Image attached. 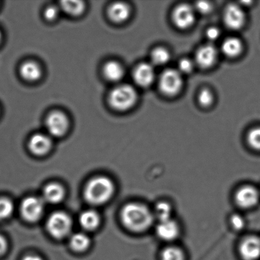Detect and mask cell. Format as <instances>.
Returning a JSON list of instances; mask_svg holds the SVG:
<instances>
[{
  "mask_svg": "<svg viewBox=\"0 0 260 260\" xmlns=\"http://www.w3.org/2000/svg\"><path fill=\"white\" fill-rule=\"evenodd\" d=\"M154 214L146 206L139 203L128 204L121 212V219L125 226L136 233L149 229L154 223Z\"/></svg>",
  "mask_w": 260,
  "mask_h": 260,
  "instance_id": "6da1fadb",
  "label": "cell"
},
{
  "mask_svg": "<svg viewBox=\"0 0 260 260\" xmlns=\"http://www.w3.org/2000/svg\"><path fill=\"white\" fill-rule=\"evenodd\" d=\"M113 191V183L109 178L98 177L89 181L84 190V196L89 204L101 205L111 198Z\"/></svg>",
  "mask_w": 260,
  "mask_h": 260,
  "instance_id": "7a4b0ae2",
  "label": "cell"
},
{
  "mask_svg": "<svg viewBox=\"0 0 260 260\" xmlns=\"http://www.w3.org/2000/svg\"><path fill=\"white\" fill-rule=\"evenodd\" d=\"M108 99L112 108L119 111H125L129 110L136 104L137 93L132 86L122 85L111 91Z\"/></svg>",
  "mask_w": 260,
  "mask_h": 260,
  "instance_id": "3957f363",
  "label": "cell"
},
{
  "mask_svg": "<svg viewBox=\"0 0 260 260\" xmlns=\"http://www.w3.org/2000/svg\"><path fill=\"white\" fill-rule=\"evenodd\" d=\"M71 220L67 214L57 211L48 218L47 226L49 233L55 238L61 239L67 236L70 233Z\"/></svg>",
  "mask_w": 260,
  "mask_h": 260,
  "instance_id": "277c9868",
  "label": "cell"
},
{
  "mask_svg": "<svg viewBox=\"0 0 260 260\" xmlns=\"http://www.w3.org/2000/svg\"><path fill=\"white\" fill-rule=\"evenodd\" d=\"M182 74L175 70H167L162 73L159 80L160 90L165 95L174 96L182 88Z\"/></svg>",
  "mask_w": 260,
  "mask_h": 260,
  "instance_id": "5b68a950",
  "label": "cell"
},
{
  "mask_svg": "<svg viewBox=\"0 0 260 260\" xmlns=\"http://www.w3.org/2000/svg\"><path fill=\"white\" fill-rule=\"evenodd\" d=\"M44 210V203L42 200L35 197L25 199L20 206L22 216L25 220L35 222L41 218Z\"/></svg>",
  "mask_w": 260,
  "mask_h": 260,
  "instance_id": "8992f818",
  "label": "cell"
},
{
  "mask_svg": "<svg viewBox=\"0 0 260 260\" xmlns=\"http://www.w3.org/2000/svg\"><path fill=\"white\" fill-rule=\"evenodd\" d=\"M172 17L176 26L180 29H187L194 23L195 11L189 5H180L175 8Z\"/></svg>",
  "mask_w": 260,
  "mask_h": 260,
  "instance_id": "52a82bcc",
  "label": "cell"
},
{
  "mask_svg": "<svg viewBox=\"0 0 260 260\" xmlns=\"http://www.w3.org/2000/svg\"><path fill=\"white\" fill-rule=\"evenodd\" d=\"M69 122L65 114L60 111L50 113L46 119V127L48 133L53 137H61L68 128Z\"/></svg>",
  "mask_w": 260,
  "mask_h": 260,
  "instance_id": "ba28073f",
  "label": "cell"
},
{
  "mask_svg": "<svg viewBox=\"0 0 260 260\" xmlns=\"http://www.w3.org/2000/svg\"><path fill=\"white\" fill-rule=\"evenodd\" d=\"M224 22L229 29H241L245 23V14L243 10L238 5H228L224 12Z\"/></svg>",
  "mask_w": 260,
  "mask_h": 260,
  "instance_id": "9c48e42d",
  "label": "cell"
},
{
  "mask_svg": "<svg viewBox=\"0 0 260 260\" xmlns=\"http://www.w3.org/2000/svg\"><path fill=\"white\" fill-rule=\"evenodd\" d=\"M236 201L237 204L241 208H253L258 203L259 193L255 188L251 186H245L237 192Z\"/></svg>",
  "mask_w": 260,
  "mask_h": 260,
  "instance_id": "30bf717a",
  "label": "cell"
},
{
  "mask_svg": "<svg viewBox=\"0 0 260 260\" xmlns=\"http://www.w3.org/2000/svg\"><path fill=\"white\" fill-rule=\"evenodd\" d=\"M135 83L141 87H147L154 82L155 71L154 66L143 63L137 66L133 74Z\"/></svg>",
  "mask_w": 260,
  "mask_h": 260,
  "instance_id": "8fae6325",
  "label": "cell"
},
{
  "mask_svg": "<svg viewBox=\"0 0 260 260\" xmlns=\"http://www.w3.org/2000/svg\"><path fill=\"white\" fill-rule=\"evenodd\" d=\"M240 254L244 260H257L260 257V239L249 237L242 242Z\"/></svg>",
  "mask_w": 260,
  "mask_h": 260,
  "instance_id": "7c38bea8",
  "label": "cell"
},
{
  "mask_svg": "<svg viewBox=\"0 0 260 260\" xmlns=\"http://www.w3.org/2000/svg\"><path fill=\"white\" fill-rule=\"evenodd\" d=\"M217 55V50L213 45L203 46L196 53V63L201 68H210L215 63Z\"/></svg>",
  "mask_w": 260,
  "mask_h": 260,
  "instance_id": "4fadbf2b",
  "label": "cell"
},
{
  "mask_svg": "<svg viewBox=\"0 0 260 260\" xmlns=\"http://www.w3.org/2000/svg\"><path fill=\"white\" fill-rule=\"evenodd\" d=\"M158 236L163 240L170 241L175 240L180 234V228L175 221L169 220L159 221L156 228Z\"/></svg>",
  "mask_w": 260,
  "mask_h": 260,
  "instance_id": "5bb4252c",
  "label": "cell"
},
{
  "mask_svg": "<svg viewBox=\"0 0 260 260\" xmlns=\"http://www.w3.org/2000/svg\"><path fill=\"white\" fill-rule=\"evenodd\" d=\"M52 142L50 138L44 134H37L31 138L29 148L33 154L41 155L47 153L50 149Z\"/></svg>",
  "mask_w": 260,
  "mask_h": 260,
  "instance_id": "9a60e30c",
  "label": "cell"
},
{
  "mask_svg": "<svg viewBox=\"0 0 260 260\" xmlns=\"http://www.w3.org/2000/svg\"><path fill=\"white\" fill-rule=\"evenodd\" d=\"M130 9L128 5L122 2H116L112 4L108 9L109 17L112 21L121 23L128 19Z\"/></svg>",
  "mask_w": 260,
  "mask_h": 260,
  "instance_id": "2e32d148",
  "label": "cell"
},
{
  "mask_svg": "<svg viewBox=\"0 0 260 260\" xmlns=\"http://www.w3.org/2000/svg\"><path fill=\"white\" fill-rule=\"evenodd\" d=\"M65 194V190L62 186L53 183L46 186L43 190V198L46 202L57 204L63 200Z\"/></svg>",
  "mask_w": 260,
  "mask_h": 260,
  "instance_id": "e0dca14e",
  "label": "cell"
},
{
  "mask_svg": "<svg viewBox=\"0 0 260 260\" xmlns=\"http://www.w3.org/2000/svg\"><path fill=\"white\" fill-rule=\"evenodd\" d=\"M20 74L25 81L33 82L39 80L42 75V70L37 63L28 61L23 63L20 67Z\"/></svg>",
  "mask_w": 260,
  "mask_h": 260,
  "instance_id": "ac0fdd59",
  "label": "cell"
},
{
  "mask_svg": "<svg viewBox=\"0 0 260 260\" xmlns=\"http://www.w3.org/2000/svg\"><path fill=\"white\" fill-rule=\"evenodd\" d=\"M103 74L108 81L117 82L123 78L124 70L121 63L116 61H110L104 65Z\"/></svg>",
  "mask_w": 260,
  "mask_h": 260,
  "instance_id": "d6986e66",
  "label": "cell"
},
{
  "mask_svg": "<svg viewBox=\"0 0 260 260\" xmlns=\"http://www.w3.org/2000/svg\"><path fill=\"white\" fill-rule=\"evenodd\" d=\"M221 50L225 55L229 57H236L243 50V44L237 38H229L224 41Z\"/></svg>",
  "mask_w": 260,
  "mask_h": 260,
  "instance_id": "ffe728a7",
  "label": "cell"
},
{
  "mask_svg": "<svg viewBox=\"0 0 260 260\" xmlns=\"http://www.w3.org/2000/svg\"><path fill=\"white\" fill-rule=\"evenodd\" d=\"M80 225L86 231H93L98 228L100 218L98 213L93 210L84 211L80 216Z\"/></svg>",
  "mask_w": 260,
  "mask_h": 260,
  "instance_id": "44dd1931",
  "label": "cell"
},
{
  "mask_svg": "<svg viewBox=\"0 0 260 260\" xmlns=\"http://www.w3.org/2000/svg\"><path fill=\"white\" fill-rule=\"evenodd\" d=\"M61 9L71 16H78L82 14L85 5L81 1H63L61 2Z\"/></svg>",
  "mask_w": 260,
  "mask_h": 260,
  "instance_id": "7402d4cb",
  "label": "cell"
},
{
  "mask_svg": "<svg viewBox=\"0 0 260 260\" xmlns=\"http://www.w3.org/2000/svg\"><path fill=\"white\" fill-rule=\"evenodd\" d=\"M70 243L74 250L82 251L88 248L90 244V239L85 234L76 233L71 236Z\"/></svg>",
  "mask_w": 260,
  "mask_h": 260,
  "instance_id": "603a6c76",
  "label": "cell"
},
{
  "mask_svg": "<svg viewBox=\"0 0 260 260\" xmlns=\"http://www.w3.org/2000/svg\"><path fill=\"white\" fill-rule=\"evenodd\" d=\"M172 213V206L167 202H160L157 204L155 209L154 216H156L159 221L171 219Z\"/></svg>",
  "mask_w": 260,
  "mask_h": 260,
  "instance_id": "cb8c5ba5",
  "label": "cell"
},
{
  "mask_svg": "<svg viewBox=\"0 0 260 260\" xmlns=\"http://www.w3.org/2000/svg\"><path fill=\"white\" fill-rule=\"evenodd\" d=\"M169 52L164 48H157L153 51L151 55L152 65L160 66L169 62Z\"/></svg>",
  "mask_w": 260,
  "mask_h": 260,
  "instance_id": "d4e9b609",
  "label": "cell"
},
{
  "mask_svg": "<svg viewBox=\"0 0 260 260\" xmlns=\"http://www.w3.org/2000/svg\"><path fill=\"white\" fill-rule=\"evenodd\" d=\"M14 211V205L9 199L0 198V221L5 220L10 216Z\"/></svg>",
  "mask_w": 260,
  "mask_h": 260,
  "instance_id": "484cf974",
  "label": "cell"
},
{
  "mask_svg": "<svg viewBox=\"0 0 260 260\" xmlns=\"http://www.w3.org/2000/svg\"><path fill=\"white\" fill-rule=\"evenodd\" d=\"M162 260H185L183 251L175 247H169L162 252Z\"/></svg>",
  "mask_w": 260,
  "mask_h": 260,
  "instance_id": "4316f807",
  "label": "cell"
},
{
  "mask_svg": "<svg viewBox=\"0 0 260 260\" xmlns=\"http://www.w3.org/2000/svg\"><path fill=\"white\" fill-rule=\"evenodd\" d=\"M248 141L252 148L260 150V128L251 130L248 135Z\"/></svg>",
  "mask_w": 260,
  "mask_h": 260,
  "instance_id": "83f0119b",
  "label": "cell"
},
{
  "mask_svg": "<svg viewBox=\"0 0 260 260\" xmlns=\"http://www.w3.org/2000/svg\"><path fill=\"white\" fill-rule=\"evenodd\" d=\"M198 101L201 105L205 107L210 106L213 101L212 92L207 88L203 89L198 95Z\"/></svg>",
  "mask_w": 260,
  "mask_h": 260,
  "instance_id": "f1b7e54d",
  "label": "cell"
},
{
  "mask_svg": "<svg viewBox=\"0 0 260 260\" xmlns=\"http://www.w3.org/2000/svg\"><path fill=\"white\" fill-rule=\"evenodd\" d=\"M231 224L234 229L240 231L245 226V220H244L243 216L234 215L231 218Z\"/></svg>",
  "mask_w": 260,
  "mask_h": 260,
  "instance_id": "f546056e",
  "label": "cell"
},
{
  "mask_svg": "<svg viewBox=\"0 0 260 260\" xmlns=\"http://www.w3.org/2000/svg\"><path fill=\"white\" fill-rule=\"evenodd\" d=\"M178 67H179V70H178V71H179L181 74H188L192 71L193 66L191 60L185 58V59L180 61Z\"/></svg>",
  "mask_w": 260,
  "mask_h": 260,
  "instance_id": "4dcf8cb0",
  "label": "cell"
},
{
  "mask_svg": "<svg viewBox=\"0 0 260 260\" xmlns=\"http://www.w3.org/2000/svg\"><path fill=\"white\" fill-rule=\"evenodd\" d=\"M59 9L55 6H50L47 8L45 11L46 19L53 20L57 19L59 15Z\"/></svg>",
  "mask_w": 260,
  "mask_h": 260,
  "instance_id": "1f68e13d",
  "label": "cell"
},
{
  "mask_svg": "<svg viewBox=\"0 0 260 260\" xmlns=\"http://www.w3.org/2000/svg\"><path fill=\"white\" fill-rule=\"evenodd\" d=\"M195 8L201 14H207L211 10V5L208 2H198L195 5Z\"/></svg>",
  "mask_w": 260,
  "mask_h": 260,
  "instance_id": "d6a6232c",
  "label": "cell"
},
{
  "mask_svg": "<svg viewBox=\"0 0 260 260\" xmlns=\"http://www.w3.org/2000/svg\"><path fill=\"white\" fill-rule=\"evenodd\" d=\"M207 37L209 40L211 41H215L218 39L220 36V30L217 29L216 27H211L210 28L207 30Z\"/></svg>",
  "mask_w": 260,
  "mask_h": 260,
  "instance_id": "836d02e7",
  "label": "cell"
},
{
  "mask_svg": "<svg viewBox=\"0 0 260 260\" xmlns=\"http://www.w3.org/2000/svg\"><path fill=\"white\" fill-rule=\"evenodd\" d=\"M8 243L6 239L4 236L0 235V256L3 255L6 252Z\"/></svg>",
  "mask_w": 260,
  "mask_h": 260,
  "instance_id": "e575fe53",
  "label": "cell"
},
{
  "mask_svg": "<svg viewBox=\"0 0 260 260\" xmlns=\"http://www.w3.org/2000/svg\"><path fill=\"white\" fill-rule=\"evenodd\" d=\"M22 260H43L40 257L36 255H27L25 256Z\"/></svg>",
  "mask_w": 260,
  "mask_h": 260,
  "instance_id": "d590c367",
  "label": "cell"
},
{
  "mask_svg": "<svg viewBox=\"0 0 260 260\" xmlns=\"http://www.w3.org/2000/svg\"><path fill=\"white\" fill-rule=\"evenodd\" d=\"M1 39H2V35H1V32H0V42H1Z\"/></svg>",
  "mask_w": 260,
  "mask_h": 260,
  "instance_id": "8d00e7d4",
  "label": "cell"
}]
</instances>
